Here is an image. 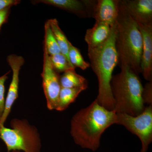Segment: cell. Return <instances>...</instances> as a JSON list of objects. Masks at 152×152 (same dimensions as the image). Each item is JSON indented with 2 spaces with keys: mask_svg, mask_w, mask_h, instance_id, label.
<instances>
[{
  "mask_svg": "<svg viewBox=\"0 0 152 152\" xmlns=\"http://www.w3.org/2000/svg\"><path fill=\"white\" fill-rule=\"evenodd\" d=\"M83 90L80 88H61L59 95L56 110L63 111L74 102L79 95Z\"/></svg>",
  "mask_w": 152,
  "mask_h": 152,
  "instance_id": "16",
  "label": "cell"
},
{
  "mask_svg": "<svg viewBox=\"0 0 152 152\" xmlns=\"http://www.w3.org/2000/svg\"><path fill=\"white\" fill-rule=\"evenodd\" d=\"M11 128L0 125V138L5 144L8 152H40L42 143L38 130L27 120L14 118Z\"/></svg>",
  "mask_w": 152,
  "mask_h": 152,
  "instance_id": "5",
  "label": "cell"
},
{
  "mask_svg": "<svg viewBox=\"0 0 152 152\" xmlns=\"http://www.w3.org/2000/svg\"><path fill=\"white\" fill-rule=\"evenodd\" d=\"M10 152H22L20 151H11Z\"/></svg>",
  "mask_w": 152,
  "mask_h": 152,
  "instance_id": "24",
  "label": "cell"
},
{
  "mask_svg": "<svg viewBox=\"0 0 152 152\" xmlns=\"http://www.w3.org/2000/svg\"><path fill=\"white\" fill-rule=\"evenodd\" d=\"M115 23L107 40L95 48L88 50L90 66L98 80L99 91L96 100L101 106L109 110H114L115 101L112 94L110 83L114 69L118 64L116 50Z\"/></svg>",
  "mask_w": 152,
  "mask_h": 152,
  "instance_id": "2",
  "label": "cell"
},
{
  "mask_svg": "<svg viewBox=\"0 0 152 152\" xmlns=\"http://www.w3.org/2000/svg\"><path fill=\"white\" fill-rule=\"evenodd\" d=\"M117 124L124 126L138 137L141 141L140 152H147L152 142V105L145 107L141 113L132 116L125 113H117Z\"/></svg>",
  "mask_w": 152,
  "mask_h": 152,
  "instance_id": "6",
  "label": "cell"
},
{
  "mask_svg": "<svg viewBox=\"0 0 152 152\" xmlns=\"http://www.w3.org/2000/svg\"><path fill=\"white\" fill-rule=\"evenodd\" d=\"M10 72V71H9L3 75L0 76V119L2 116L4 110L5 102V83L6 80L8 78V75Z\"/></svg>",
  "mask_w": 152,
  "mask_h": 152,
  "instance_id": "20",
  "label": "cell"
},
{
  "mask_svg": "<svg viewBox=\"0 0 152 152\" xmlns=\"http://www.w3.org/2000/svg\"><path fill=\"white\" fill-rule=\"evenodd\" d=\"M117 114L101 106L95 99L80 110L72 118L71 134L75 144L84 149L97 151L105 131L116 124Z\"/></svg>",
  "mask_w": 152,
  "mask_h": 152,
  "instance_id": "1",
  "label": "cell"
},
{
  "mask_svg": "<svg viewBox=\"0 0 152 152\" xmlns=\"http://www.w3.org/2000/svg\"><path fill=\"white\" fill-rule=\"evenodd\" d=\"M51 64L54 69L58 73L64 72L69 70L75 69V68L71 64L69 61L61 53L49 56Z\"/></svg>",
  "mask_w": 152,
  "mask_h": 152,
  "instance_id": "18",
  "label": "cell"
},
{
  "mask_svg": "<svg viewBox=\"0 0 152 152\" xmlns=\"http://www.w3.org/2000/svg\"><path fill=\"white\" fill-rule=\"evenodd\" d=\"M116 50L120 67L130 68L142 73L141 62L142 38L138 25L128 14L120 1L118 16L115 22Z\"/></svg>",
  "mask_w": 152,
  "mask_h": 152,
  "instance_id": "3",
  "label": "cell"
},
{
  "mask_svg": "<svg viewBox=\"0 0 152 152\" xmlns=\"http://www.w3.org/2000/svg\"><path fill=\"white\" fill-rule=\"evenodd\" d=\"M20 1L19 0H0V11L11 8V7L19 4Z\"/></svg>",
  "mask_w": 152,
  "mask_h": 152,
  "instance_id": "22",
  "label": "cell"
},
{
  "mask_svg": "<svg viewBox=\"0 0 152 152\" xmlns=\"http://www.w3.org/2000/svg\"><path fill=\"white\" fill-rule=\"evenodd\" d=\"M119 73L113 76L110 86L115 101L114 110L136 116L145 107L142 94L143 87L137 75L130 68L121 67Z\"/></svg>",
  "mask_w": 152,
  "mask_h": 152,
  "instance_id": "4",
  "label": "cell"
},
{
  "mask_svg": "<svg viewBox=\"0 0 152 152\" xmlns=\"http://www.w3.org/2000/svg\"><path fill=\"white\" fill-rule=\"evenodd\" d=\"M119 5L120 0L94 1L92 17L96 22L113 26L118 16Z\"/></svg>",
  "mask_w": 152,
  "mask_h": 152,
  "instance_id": "10",
  "label": "cell"
},
{
  "mask_svg": "<svg viewBox=\"0 0 152 152\" xmlns=\"http://www.w3.org/2000/svg\"><path fill=\"white\" fill-rule=\"evenodd\" d=\"M68 56L71 64L75 68H80L82 70H85L90 67L89 63L85 61L80 50L74 46L71 42L69 44Z\"/></svg>",
  "mask_w": 152,
  "mask_h": 152,
  "instance_id": "19",
  "label": "cell"
},
{
  "mask_svg": "<svg viewBox=\"0 0 152 152\" xmlns=\"http://www.w3.org/2000/svg\"><path fill=\"white\" fill-rule=\"evenodd\" d=\"M121 4L138 24H152V0H122Z\"/></svg>",
  "mask_w": 152,
  "mask_h": 152,
  "instance_id": "9",
  "label": "cell"
},
{
  "mask_svg": "<svg viewBox=\"0 0 152 152\" xmlns=\"http://www.w3.org/2000/svg\"><path fill=\"white\" fill-rule=\"evenodd\" d=\"M10 8H8L0 11V31L2 26L7 20L8 18L10 15Z\"/></svg>",
  "mask_w": 152,
  "mask_h": 152,
  "instance_id": "23",
  "label": "cell"
},
{
  "mask_svg": "<svg viewBox=\"0 0 152 152\" xmlns=\"http://www.w3.org/2000/svg\"><path fill=\"white\" fill-rule=\"evenodd\" d=\"M45 42L44 48L46 50L49 56H52L56 54L61 53L60 51L58 45L57 43L56 40L50 25L48 21L45 23Z\"/></svg>",
  "mask_w": 152,
  "mask_h": 152,
  "instance_id": "17",
  "label": "cell"
},
{
  "mask_svg": "<svg viewBox=\"0 0 152 152\" xmlns=\"http://www.w3.org/2000/svg\"><path fill=\"white\" fill-rule=\"evenodd\" d=\"M41 76L42 79L44 94L46 99L47 107L50 110H56L61 88L60 76L52 66L49 55L44 47L43 66Z\"/></svg>",
  "mask_w": 152,
  "mask_h": 152,
  "instance_id": "7",
  "label": "cell"
},
{
  "mask_svg": "<svg viewBox=\"0 0 152 152\" xmlns=\"http://www.w3.org/2000/svg\"><path fill=\"white\" fill-rule=\"evenodd\" d=\"M138 25L142 38L141 74L145 80L152 81V24Z\"/></svg>",
  "mask_w": 152,
  "mask_h": 152,
  "instance_id": "11",
  "label": "cell"
},
{
  "mask_svg": "<svg viewBox=\"0 0 152 152\" xmlns=\"http://www.w3.org/2000/svg\"><path fill=\"white\" fill-rule=\"evenodd\" d=\"M60 81L61 88H80L85 91L88 87L86 79L77 74L74 69L63 73L60 76Z\"/></svg>",
  "mask_w": 152,
  "mask_h": 152,
  "instance_id": "14",
  "label": "cell"
},
{
  "mask_svg": "<svg viewBox=\"0 0 152 152\" xmlns=\"http://www.w3.org/2000/svg\"><path fill=\"white\" fill-rule=\"evenodd\" d=\"M111 26L96 22L92 28L88 29L85 37L88 50L95 48L103 44L110 36Z\"/></svg>",
  "mask_w": 152,
  "mask_h": 152,
  "instance_id": "13",
  "label": "cell"
},
{
  "mask_svg": "<svg viewBox=\"0 0 152 152\" xmlns=\"http://www.w3.org/2000/svg\"><path fill=\"white\" fill-rule=\"evenodd\" d=\"M48 21L57 43L58 45L61 53L65 56L69 61L68 53L70 42L68 40L65 35L59 26L58 22L56 19H50Z\"/></svg>",
  "mask_w": 152,
  "mask_h": 152,
  "instance_id": "15",
  "label": "cell"
},
{
  "mask_svg": "<svg viewBox=\"0 0 152 152\" xmlns=\"http://www.w3.org/2000/svg\"><path fill=\"white\" fill-rule=\"evenodd\" d=\"M34 3H42L54 6L72 12L83 18L92 17L94 1L78 0H39Z\"/></svg>",
  "mask_w": 152,
  "mask_h": 152,
  "instance_id": "12",
  "label": "cell"
},
{
  "mask_svg": "<svg viewBox=\"0 0 152 152\" xmlns=\"http://www.w3.org/2000/svg\"><path fill=\"white\" fill-rule=\"evenodd\" d=\"M7 61L12 72V77L5 102L4 110L0 119V125L4 126L8 117L13 105L18 98L19 74L25 60L21 56L12 54L8 56Z\"/></svg>",
  "mask_w": 152,
  "mask_h": 152,
  "instance_id": "8",
  "label": "cell"
},
{
  "mask_svg": "<svg viewBox=\"0 0 152 152\" xmlns=\"http://www.w3.org/2000/svg\"><path fill=\"white\" fill-rule=\"evenodd\" d=\"M142 97L144 104L152 105V81L148 82L143 88Z\"/></svg>",
  "mask_w": 152,
  "mask_h": 152,
  "instance_id": "21",
  "label": "cell"
}]
</instances>
